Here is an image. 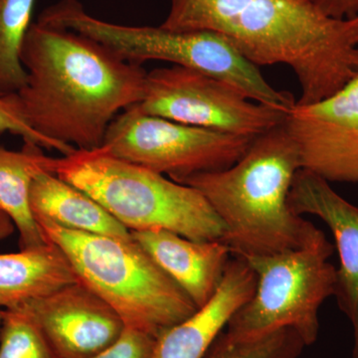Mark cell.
<instances>
[{"mask_svg":"<svg viewBox=\"0 0 358 358\" xmlns=\"http://www.w3.org/2000/svg\"><path fill=\"white\" fill-rule=\"evenodd\" d=\"M20 58L27 74L15 93L21 110L37 133L60 145L101 148L110 122L143 99L141 65L79 33L32 23Z\"/></svg>","mask_w":358,"mask_h":358,"instance_id":"1","label":"cell"},{"mask_svg":"<svg viewBox=\"0 0 358 358\" xmlns=\"http://www.w3.org/2000/svg\"><path fill=\"white\" fill-rule=\"evenodd\" d=\"M160 26L217 32L257 67L289 66L301 86L298 105L324 100L358 74L352 21L308 0H171Z\"/></svg>","mask_w":358,"mask_h":358,"instance_id":"2","label":"cell"},{"mask_svg":"<svg viewBox=\"0 0 358 358\" xmlns=\"http://www.w3.org/2000/svg\"><path fill=\"white\" fill-rule=\"evenodd\" d=\"M301 169L300 148L284 122L257 136L232 166L174 181L192 186L209 202L225 227L223 243L233 256L274 255L327 239L289 208V190Z\"/></svg>","mask_w":358,"mask_h":358,"instance_id":"3","label":"cell"},{"mask_svg":"<svg viewBox=\"0 0 358 358\" xmlns=\"http://www.w3.org/2000/svg\"><path fill=\"white\" fill-rule=\"evenodd\" d=\"M47 241L69 261L78 280L105 301L124 327L152 338L197 310L192 301L133 239L67 229L35 219Z\"/></svg>","mask_w":358,"mask_h":358,"instance_id":"4","label":"cell"},{"mask_svg":"<svg viewBox=\"0 0 358 358\" xmlns=\"http://www.w3.org/2000/svg\"><path fill=\"white\" fill-rule=\"evenodd\" d=\"M55 173L88 193L131 232L166 230L195 241L223 242L222 221L199 190L103 148L56 159Z\"/></svg>","mask_w":358,"mask_h":358,"instance_id":"5","label":"cell"},{"mask_svg":"<svg viewBox=\"0 0 358 358\" xmlns=\"http://www.w3.org/2000/svg\"><path fill=\"white\" fill-rule=\"evenodd\" d=\"M38 22L79 33L134 64L166 61L227 82L250 100L282 112L289 113L296 106L291 93L278 91L268 84L259 67L217 32L115 24L94 17L78 0H60L47 7Z\"/></svg>","mask_w":358,"mask_h":358,"instance_id":"6","label":"cell"},{"mask_svg":"<svg viewBox=\"0 0 358 358\" xmlns=\"http://www.w3.org/2000/svg\"><path fill=\"white\" fill-rule=\"evenodd\" d=\"M334 252L327 238L308 248L242 256L255 273V293L231 317L226 334L251 339L291 327L306 346L313 345L319 338L320 308L336 291V268L329 262Z\"/></svg>","mask_w":358,"mask_h":358,"instance_id":"7","label":"cell"},{"mask_svg":"<svg viewBox=\"0 0 358 358\" xmlns=\"http://www.w3.org/2000/svg\"><path fill=\"white\" fill-rule=\"evenodd\" d=\"M255 138L181 124L131 107L110 122L101 148L176 180L232 166Z\"/></svg>","mask_w":358,"mask_h":358,"instance_id":"8","label":"cell"},{"mask_svg":"<svg viewBox=\"0 0 358 358\" xmlns=\"http://www.w3.org/2000/svg\"><path fill=\"white\" fill-rule=\"evenodd\" d=\"M134 107L171 121L249 138L280 126L288 115L250 100L227 82L176 65L148 72L143 99Z\"/></svg>","mask_w":358,"mask_h":358,"instance_id":"9","label":"cell"},{"mask_svg":"<svg viewBox=\"0 0 358 358\" xmlns=\"http://www.w3.org/2000/svg\"><path fill=\"white\" fill-rule=\"evenodd\" d=\"M285 126L300 148L301 169L358 185V74L320 102L296 103Z\"/></svg>","mask_w":358,"mask_h":358,"instance_id":"10","label":"cell"},{"mask_svg":"<svg viewBox=\"0 0 358 358\" xmlns=\"http://www.w3.org/2000/svg\"><path fill=\"white\" fill-rule=\"evenodd\" d=\"M59 358H91L121 338L124 324L83 282L66 285L20 307Z\"/></svg>","mask_w":358,"mask_h":358,"instance_id":"11","label":"cell"},{"mask_svg":"<svg viewBox=\"0 0 358 358\" xmlns=\"http://www.w3.org/2000/svg\"><path fill=\"white\" fill-rule=\"evenodd\" d=\"M288 203L298 215L322 219L333 233L339 258L334 296L352 324V358H358V206L341 196L326 179L303 169L294 176Z\"/></svg>","mask_w":358,"mask_h":358,"instance_id":"12","label":"cell"},{"mask_svg":"<svg viewBox=\"0 0 358 358\" xmlns=\"http://www.w3.org/2000/svg\"><path fill=\"white\" fill-rule=\"evenodd\" d=\"M256 285L254 271L234 256L213 298L155 338L152 358H203L231 317L252 298Z\"/></svg>","mask_w":358,"mask_h":358,"instance_id":"13","label":"cell"},{"mask_svg":"<svg viewBox=\"0 0 358 358\" xmlns=\"http://www.w3.org/2000/svg\"><path fill=\"white\" fill-rule=\"evenodd\" d=\"M155 262L200 308L213 298L232 252L222 241H195L166 230L131 232Z\"/></svg>","mask_w":358,"mask_h":358,"instance_id":"14","label":"cell"},{"mask_svg":"<svg viewBox=\"0 0 358 358\" xmlns=\"http://www.w3.org/2000/svg\"><path fill=\"white\" fill-rule=\"evenodd\" d=\"M34 218H43L67 229L133 239L131 231L88 193L54 173L37 174L30 189Z\"/></svg>","mask_w":358,"mask_h":358,"instance_id":"15","label":"cell"},{"mask_svg":"<svg viewBox=\"0 0 358 358\" xmlns=\"http://www.w3.org/2000/svg\"><path fill=\"white\" fill-rule=\"evenodd\" d=\"M77 281L67 257L51 242L0 254V308L4 310L20 307Z\"/></svg>","mask_w":358,"mask_h":358,"instance_id":"16","label":"cell"},{"mask_svg":"<svg viewBox=\"0 0 358 358\" xmlns=\"http://www.w3.org/2000/svg\"><path fill=\"white\" fill-rule=\"evenodd\" d=\"M43 148L24 141L20 150L0 145V209L13 221L20 234V249L48 244L30 207V189L37 174L55 173L56 159Z\"/></svg>","mask_w":358,"mask_h":358,"instance_id":"17","label":"cell"},{"mask_svg":"<svg viewBox=\"0 0 358 358\" xmlns=\"http://www.w3.org/2000/svg\"><path fill=\"white\" fill-rule=\"evenodd\" d=\"M35 1L0 0V95L16 93L26 84L20 56Z\"/></svg>","mask_w":358,"mask_h":358,"instance_id":"18","label":"cell"},{"mask_svg":"<svg viewBox=\"0 0 358 358\" xmlns=\"http://www.w3.org/2000/svg\"><path fill=\"white\" fill-rule=\"evenodd\" d=\"M305 348L303 339L291 327L251 339L233 338L222 331L203 358H299Z\"/></svg>","mask_w":358,"mask_h":358,"instance_id":"19","label":"cell"},{"mask_svg":"<svg viewBox=\"0 0 358 358\" xmlns=\"http://www.w3.org/2000/svg\"><path fill=\"white\" fill-rule=\"evenodd\" d=\"M0 358H59L34 322L20 308L4 310Z\"/></svg>","mask_w":358,"mask_h":358,"instance_id":"20","label":"cell"},{"mask_svg":"<svg viewBox=\"0 0 358 358\" xmlns=\"http://www.w3.org/2000/svg\"><path fill=\"white\" fill-rule=\"evenodd\" d=\"M8 131L20 136L23 141L42 148L55 150L63 155L72 154L77 148L54 143L37 133L25 119L15 93L0 95V133Z\"/></svg>","mask_w":358,"mask_h":358,"instance_id":"21","label":"cell"},{"mask_svg":"<svg viewBox=\"0 0 358 358\" xmlns=\"http://www.w3.org/2000/svg\"><path fill=\"white\" fill-rule=\"evenodd\" d=\"M155 343L152 336L124 327L114 345L91 358H152Z\"/></svg>","mask_w":358,"mask_h":358,"instance_id":"22","label":"cell"},{"mask_svg":"<svg viewBox=\"0 0 358 358\" xmlns=\"http://www.w3.org/2000/svg\"><path fill=\"white\" fill-rule=\"evenodd\" d=\"M322 13L336 20H348L357 15L355 0H308Z\"/></svg>","mask_w":358,"mask_h":358,"instance_id":"23","label":"cell"},{"mask_svg":"<svg viewBox=\"0 0 358 358\" xmlns=\"http://www.w3.org/2000/svg\"><path fill=\"white\" fill-rule=\"evenodd\" d=\"M16 231L13 221L8 215L0 209V242L4 241L11 236Z\"/></svg>","mask_w":358,"mask_h":358,"instance_id":"24","label":"cell"},{"mask_svg":"<svg viewBox=\"0 0 358 358\" xmlns=\"http://www.w3.org/2000/svg\"><path fill=\"white\" fill-rule=\"evenodd\" d=\"M355 4L357 14L350 20L352 21L353 36H355V42L358 44V0H355Z\"/></svg>","mask_w":358,"mask_h":358,"instance_id":"25","label":"cell"},{"mask_svg":"<svg viewBox=\"0 0 358 358\" xmlns=\"http://www.w3.org/2000/svg\"><path fill=\"white\" fill-rule=\"evenodd\" d=\"M4 308H0V329H1L2 320H3Z\"/></svg>","mask_w":358,"mask_h":358,"instance_id":"26","label":"cell"}]
</instances>
